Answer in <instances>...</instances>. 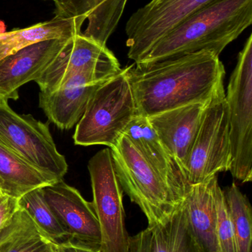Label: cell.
Returning a JSON list of instances; mask_svg holds the SVG:
<instances>
[{
    "label": "cell",
    "instance_id": "cell-4",
    "mask_svg": "<svg viewBox=\"0 0 252 252\" xmlns=\"http://www.w3.org/2000/svg\"><path fill=\"white\" fill-rule=\"evenodd\" d=\"M129 66L104 83L90 97L75 127L73 140L81 146L113 147L137 115Z\"/></svg>",
    "mask_w": 252,
    "mask_h": 252
},
{
    "label": "cell",
    "instance_id": "cell-27",
    "mask_svg": "<svg viewBox=\"0 0 252 252\" xmlns=\"http://www.w3.org/2000/svg\"><path fill=\"white\" fill-rule=\"evenodd\" d=\"M59 252H102L69 241L59 243Z\"/></svg>",
    "mask_w": 252,
    "mask_h": 252
},
{
    "label": "cell",
    "instance_id": "cell-20",
    "mask_svg": "<svg viewBox=\"0 0 252 252\" xmlns=\"http://www.w3.org/2000/svg\"><path fill=\"white\" fill-rule=\"evenodd\" d=\"M81 33L75 20L54 17L29 28L0 33V61L30 44L44 40L68 38Z\"/></svg>",
    "mask_w": 252,
    "mask_h": 252
},
{
    "label": "cell",
    "instance_id": "cell-1",
    "mask_svg": "<svg viewBox=\"0 0 252 252\" xmlns=\"http://www.w3.org/2000/svg\"><path fill=\"white\" fill-rule=\"evenodd\" d=\"M225 68L208 50L147 65L129 66L137 114L149 118L210 100L223 87Z\"/></svg>",
    "mask_w": 252,
    "mask_h": 252
},
{
    "label": "cell",
    "instance_id": "cell-7",
    "mask_svg": "<svg viewBox=\"0 0 252 252\" xmlns=\"http://www.w3.org/2000/svg\"><path fill=\"white\" fill-rule=\"evenodd\" d=\"M0 143L44 173L62 180L68 173L47 124L31 115H19L0 100Z\"/></svg>",
    "mask_w": 252,
    "mask_h": 252
},
{
    "label": "cell",
    "instance_id": "cell-2",
    "mask_svg": "<svg viewBox=\"0 0 252 252\" xmlns=\"http://www.w3.org/2000/svg\"><path fill=\"white\" fill-rule=\"evenodd\" d=\"M252 24V0H211L172 30L137 65L208 50L220 56Z\"/></svg>",
    "mask_w": 252,
    "mask_h": 252
},
{
    "label": "cell",
    "instance_id": "cell-23",
    "mask_svg": "<svg viewBox=\"0 0 252 252\" xmlns=\"http://www.w3.org/2000/svg\"><path fill=\"white\" fill-rule=\"evenodd\" d=\"M41 188L30 191L21 197L19 206L28 213L44 234L58 242L68 236L46 202Z\"/></svg>",
    "mask_w": 252,
    "mask_h": 252
},
{
    "label": "cell",
    "instance_id": "cell-3",
    "mask_svg": "<svg viewBox=\"0 0 252 252\" xmlns=\"http://www.w3.org/2000/svg\"><path fill=\"white\" fill-rule=\"evenodd\" d=\"M110 151L123 192L140 207L148 226L168 221L182 203L170 186L124 134Z\"/></svg>",
    "mask_w": 252,
    "mask_h": 252
},
{
    "label": "cell",
    "instance_id": "cell-5",
    "mask_svg": "<svg viewBox=\"0 0 252 252\" xmlns=\"http://www.w3.org/2000/svg\"><path fill=\"white\" fill-rule=\"evenodd\" d=\"M232 147L229 171L241 183L252 179V35L238 56L226 95Z\"/></svg>",
    "mask_w": 252,
    "mask_h": 252
},
{
    "label": "cell",
    "instance_id": "cell-21",
    "mask_svg": "<svg viewBox=\"0 0 252 252\" xmlns=\"http://www.w3.org/2000/svg\"><path fill=\"white\" fill-rule=\"evenodd\" d=\"M149 228L152 231V252H202L182 203L168 221Z\"/></svg>",
    "mask_w": 252,
    "mask_h": 252
},
{
    "label": "cell",
    "instance_id": "cell-13",
    "mask_svg": "<svg viewBox=\"0 0 252 252\" xmlns=\"http://www.w3.org/2000/svg\"><path fill=\"white\" fill-rule=\"evenodd\" d=\"M211 100L147 118L184 178L188 157Z\"/></svg>",
    "mask_w": 252,
    "mask_h": 252
},
{
    "label": "cell",
    "instance_id": "cell-26",
    "mask_svg": "<svg viewBox=\"0 0 252 252\" xmlns=\"http://www.w3.org/2000/svg\"><path fill=\"white\" fill-rule=\"evenodd\" d=\"M19 208V199L0 193V229Z\"/></svg>",
    "mask_w": 252,
    "mask_h": 252
},
{
    "label": "cell",
    "instance_id": "cell-9",
    "mask_svg": "<svg viewBox=\"0 0 252 252\" xmlns=\"http://www.w3.org/2000/svg\"><path fill=\"white\" fill-rule=\"evenodd\" d=\"M119 62L107 45L79 33L74 35L56 59L35 81L40 93L50 94L72 75L87 73L107 81L121 71Z\"/></svg>",
    "mask_w": 252,
    "mask_h": 252
},
{
    "label": "cell",
    "instance_id": "cell-19",
    "mask_svg": "<svg viewBox=\"0 0 252 252\" xmlns=\"http://www.w3.org/2000/svg\"><path fill=\"white\" fill-rule=\"evenodd\" d=\"M59 242L49 238L19 207L0 229V252H57Z\"/></svg>",
    "mask_w": 252,
    "mask_h": 252
},
{
    "label": "cell",
    "instance_id": "cell-12",
    "mask_svg": "<svg viewBox=\"0 0 252 252\" xmlns=\"http://www.w3.org/2000/svg\"><path fill=\"white\" fill-rule=\"evenodd\" d=\"M44 40L26 46L0 61V100L19 99V89L36 81L72 38Z\"/></svg>",
    "mask_w": 252,
    "mask_h": 252
},
{
    "label": "cell",
    "instance_id": "cell-6",
    "mask_svg": "<svg viewBox=\"0 0 252 252\" xmlns=\"http://www.w3.org/2000/svg\"><path fill=\"white\" fill-rule=\"evenodd\" d=\"M232 165L229 115L224 87L216 93L188 157L185 178L189 186L204 183Z\"/></svg>",
    "mask_w": 252,
    "mask_h": 252
},
{
    "label": "cell",
    "instance_id": "cell-25",
    "mask_svg": "<svg viewBox=\"0 0 252 252\" xmlns=\"http://www.w3.org/2000/svg\"><path fill=\"white\" fill-rule=\"evenodd\" d=\"M128 252H152V231L149 227L130 237Z\"/></svg>",
    "mask_w": 252,
    "mask_h": 252
},
{
    "label": "cell",
    "instance_id": "cell-24",
    "mask_svg": "<svg viewBox=\"0 0 252 252\" xmlns=\"http://www.w3.org/2000/svg\"><path fill=\"white\" fill-rule=\"evenodd\" d=\"M216 208H217V243L220 252H237L235 232L230 216L226 207L223 190L217 185L216 189Z\"/></svg>",
    "mask_w": 252,
    "mask_h": 252
},
{
    "label": "cell",
    "instance_id": "cell-10",
    "mask_svg": "<svg viewBox=\"0 0 252 252\" xmlns=\"http://www.w3.org/2000/svg\"><path fill=\"white\" fill-rule=\"evenodd\" d=\"M211 0H151L126 25L127 56L139 63L163 37Z\"/></svg>",
    "mask_w": 252,
    "mask_h": 252
},
{
    "label": "cell",
    "instance_id": "cell-22",
    "mask_svg": "<svg viewBox=\"0 0 252 252\" xmlns=\"http://www.w3.org/2000/svg\"><path fill=\"white\" fill-rule=\"evenodd\" d=\"M223 192L233 226L237 252H251L252 211L250 201L235 184Z\"/></svg>",
    "mask_w": 252,
    "mask_h": 252
},
{
    "label": "cell",
    "instance_id": "cell-17",
    "mask_svg": "<svg viewBox=\"0 0 252 252\" xmlns=\"http://www.w3.org/2000/svg\"><path fill=\"white\" fill-rule=\"evenodd\" d=\"M0 143V192L19 199L37 188L58 182Z\"/></svg>",
    "mask_w": 252,
    "mask_h": 252
},
{
    "label": "cell",
    "instance_id": "cell-15",
    "mask_svg": "<svg viewBox=\"0 0 252 252\" xmlns=\"http://www.w3.org/2000/svg\"><path fill=\"white\" fill-rule=\"evenodd\" d=\"M55 17L75 20L81 30L87 21L83 35L106 45L118 26L128 0H53Z\"/></svg>",
    "mask_w": 252,
    "mask_h": 252
},
{
    "label": "cell",
    "instance_id": "cell-28",
    "mask_svg": "<svg viewBox=\"0 0 252 252\" xmlns=\"http://www.w3.org/2000/svg\"><path fill=\"white\" fill-rule=\"evenodd\" d=\"M0 193H1V192H0Z\"/></svg>",
    "mask_w": 252,
    "mask_h": 252
},
{
    "label": "cell",
    "instance_id": "cell-8",
    "mask_svg": "<svg viewBox=\"0 0 252 252\" xmlns=\"http://www.w3.org/2000/svg\"><path fill=\"white\" fill-rule=\"evenodd\" d=\"M93 208L102 232V252H128L130 235L125 226L123 190L110 148L93 156L88 162Z\"/></svg>",
    "mask_w": 252,
    "mask_h": 252
},
{
    "label": "cell",
    "instance_id": "cell-29",
    "mask_svg": "<svg viewBox=\"0 0 252 252\" xmlns=\"http://www.w3.org/2000/svg\"></svg>",
    "mask_w": 252,
    "mask_h": 252
},
{
    "label": "cell",
    "instance_id": "cell-16",
    "mask_svg": "<svg viewBox=\"0 0 252 252\" xmlns=\"http://www.w3.org/2000/svg\"><path fill=\"white\" fill-rule=\"evenodd\" d=\"M217 176L190 187L182 205L192 233L202 252H220L216 234Z\"/></svg>",
    "mask_w": 252,
    "mask_h": 252
},
{
    "label": "cell",
    "instance_id": "cell-14",
    "mask_svg": "<svg viewBox=\"0 0 252 252\" xmlns=\"http://www.w3.org/2000/svg\"><path fill=\"white\" fill-rule=\"evenodd\" d=\"M123 134L163 178L182 202L190 186L148 118L136 115Z\"/></svg>",
    "mask_w": 252,
    "mask_h": 252
},
{
    "label": "cell",
    "instance_id": "cell-11",
    "mask_svg": "<svg viewBox=\"0 0 252 252\" xmlns=\"http://www.w3.org/2000/svg\"><path fill=\"white\" fill-rule=\"evenodd\" d=\"M41 189L69 241L102 252V232L92 202L86 201L63 179Z\"/></svg>",
    "mask_w": 252,
    "mask_h": 252
},
{
    "label": "cell",
    "instance_id": "cell-18",
    "mask_svg": "<svg viewBox=\"0 0 252 252\" xmlns=\"http://www.w3.org/2000/svg\"><path fill=\"white\" fill-rule=\"evenodd\" d=\"M102 84L71 86L50 94L40 93L38 106L50 123L61 130H69L78 124L90 97Z\"/></svg>",
    "mask_w": 252,
    "mask_h": 252
}]
</instances>
